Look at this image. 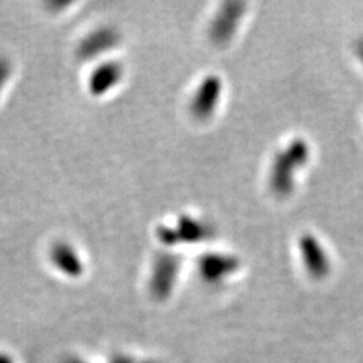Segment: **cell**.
<instances>
[{
  "label": "cell",
  "instance_id": "1",
  "mask_svg": "<svg viewBox=\"0 0 363 363\" xmlns=\"http://www.w3.org/2000/svg\"><path fill=\"white\" fill-rule=\"evenodd\" d=\"M311 159L310 144L304 139H292L280 148L272 159L268 183L276 196L286 198L296 189L298 174Z\"/></svg>",
  "mask_w": 363,
  "mask_h": 363
},
{
  "label": "cell",
  "instance_id": "2",
  "mask_svg": "<svg viewBox=\"0 0 363 363\" xmlns=\"http://www.w3.org/2000/svg\"><path fill=\"white\" fill-rule=\"evenodd\" d=\"M214 235V228L208 220L194 216H181L177 223L169 228H160L157 238L167 247H172L179 244H199L211 240Z\"/></svg>",
  "mask_w": 363,
  "mask_h": 363
},
{
  "label": "cell",
  "instance_id": "3",
  "mask_svg": "<svg viewBox=\"0 0 363 363\" xmlns=\"http://www.w3.org/2000/svg\"><path fill=\"white\" fill-rule=\"evenodd\" d=\"M245 15V4L241 1H226L214 15L208 26L210 39L218 45L225 46L232 42L241 26Z\"/></svg>",
  "mask_w": 363,
  "mask_h": 363
},
{
  "label": "cell",
  "instance_id": "4",
  "mask_svg": "<svg viewBox=\"0 0 363 363\" xmlns=\"http://www.w3.org/2000/svg\"><path fill=\"white\" fill-rule=\"evenodd\" d=\"M223 93V82L217 74L203 78L190 101V112L195 120L206 121L216 115Z\"/></svg>",
  "mask_w": 363,
  "mask_h": 363
},
{
  "label": "cell",
  "instance_id": "5",
  "mask_svg": "<svg viewBox=\"0 0 363 363\" xmlns=\"http://www.w3.org/2000/svg\"><path fill=\"white\" fill-rule=\"evenodd\" d=\"M298 252L306 271L313 279H325L331 271L330 256L316 235L303 234L298 240Z\"/></svg>",
  "mask_w": 363,
  "mask_h": 363
},
{
  "label": "cell",
  "instance_id": "6",
  "mask_svg": "<svg viewBox=\"0 0 363 363\" xmlns=\"http://www.w3.org/2000/svg\"><path fill=\"white\" fill-rule=\"evenodd\" d=\"M120 43V34L113 27H99L79 42L77 55L82 61L100 58Z\"/></svg>",
  "mask_w": 363,
  "mask_h": 363
},
{
  "label": "cell",
  "instance_id": "7",
  "mask_svg": "<svg viewBox=\"0 0 363 363\" xmlns=\"http://www.w3.org/2000/svg\"><path fill=\"white\" fill-rule=\"evenodd\" d=\"M124 77V66L118 61L108 60L91 70L88 89L91 96L101 97L113 91Z\"/></svg>",
  "mask_w": 363,
  "mask_h": 363
},
{
  "label": "cell",
  "instance_id": "8",
  "mask_svg": "<svg viewBox=\"0 0 363 363\" xmlns=\"http://www.w3.org/2000/svg\"><path fill=\"white\" fill-rule=\"evenodd\" d=\"M238 269V259L223 253H208L199 259V271L208 280H220Z\"/></svg>",
  "mask_w": 363,
  "mask_h": 363
},
{
  "label": "cell",
  "instance_id": "9",
  "mask_svg": "<svg viewBox=\"0 0 363 363\" xmlns=\"http://www.w3.org/2000/svg\"><path fill=\"white\" fill-rule=\"evenodd\" d=\"M52 247L50 257L55 267L69 274H77L82 271V261L74 247L65 241H60L55 242Z\"/></svg>",
  "mask_w": 363,
  "mask_h": 363
},
{
  "label": "cell",
  "instance_id": "10",
  "mask_svg": "<svg viewBox=\"0 0 363 363\" xmlns=\"http://www.w3.org/2000/svg\"><path fill=\"white\" fill-rule=\"evenodd\" d=\"M13 74V64L11 61L4 57V55H0V94L4 89L6 84L9 82V79Z\"/></svg>",
  "mask_w": 363,
  "mask_h": 363
},
{
  "label": "cell",
  "instance_id": "11",
  "mask_svg": "<svg viewBox=\"0 0 363 363\" xmlns=\"http://www.w3.org/2000/svg\"><path fill=\"white\" fill-rule=\"evenodd\" d=\"M355 54H357L359 62H361L363 66V38L359 39V40L357 42V45H355Z\"/></svg>",
  "mask_w": 363,
  "mask_h": 363
}]
</instances>
